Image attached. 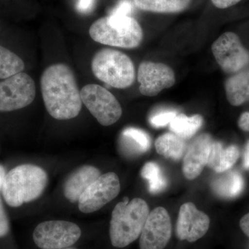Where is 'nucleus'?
Listing matches in <instances>:
<instances>
[{
	"label": "nucleus",
	"instance_id": "21",
	"mask_svg": "<svg viewBox=\"0 0 249 249\" xmlns=\"http://www.w3.org/2000/svg\"><path fill=\"white\" fill-rule=\"evenodd\" d=\"M203 119L200 115L188 117L183 114H178L170 124V130L180 138L186 140L192 138L200 129Z\"/></svg>",
	"mask_w": 249,
	"mask_h": 249
},
{
	"label": "nucleus",
	"instance_id": "20",
	"mask_svg": "<svg viewBox=\"0 0 249 249\" xmlns=\"http://www.w3.org/2000/svg\"><path fill=\"white\" fill-rule=\"evenodd\" d=\"M155 147L159 155L173 160H180L186 150L185 141L173 132L159 137L156 141Z\"/></svg>",
	"mask_w": 249,
	"mask_h": 249
},
{
	"label": "nucleus",
	"instance_id": "15",
	"mask_svg": "<svg viewBox=\"0 0 249 249\" xmlns=\"http://www.w3.org/2000/svg\"><path fill=\"white\" fill-rule=\"evenodd\" d=\"M101 175V171L91 165H85L78 168L69 177L65 183V196L72 203L78 201L85 190Z\"/></svg>",
	"mask_w": 249,
	"mask_h": 249
},
{
	"label": "nucleus",
	"instance_id": "25",
	"mask_svg": "<svg viewBox=\"0 0 249 249\" xmlns=\"http://www.w3.org/2000/svg\"><path fill=\"white\" fill-rule=\"evenodd\" d=\"M178 115V113L175 111H161L150 117V123L155 127H163L170 124Z\"/></svg>",
	"mask_w": 249,
	"mask_h": 249
},
{
	"label": "nucleus",
	"instance_id": "26",
	"mask_svg": "<svg viewBox=\"0 0 249 249\" xmlns=\"http://www.w3.org/2000/svg\"><path fill=\"white\" fill-rule=\"evenodd\" d=\"M133 4V1L131 0H121L109 15L116 16H130L134 9Z\"/></svg>",
	"mask_w": 249,
	"mask_h": 249
},
{
	"label": "nucleus",
	"instance_id": "12",
	"mask_svg": "<svg viewBox=\"0 0 249 249\" xmlns=\"http://www.w3.org/2000/svg\"><path fill=\"white\" fill-rule=\"evenodd\" d=\"M139 91L146 96H157L162 90L175 85V75L173 70L160 62H142L138 70Z\"/></svg>",
	"mask_w": 249,
	"mask_h": 249
},
{
	"label": "nucleus",
	"instance_id": "33",
	"mask_svg": "<svg viewBox=\"0 0 249 249\" xmlns=\"http://www.w3.org/2000/svg\"><path fill=\"white\" fill-rule=\"evenodd\" d=\"M6 175V171H5L4 167L0 165V191H1V188H2L3 183H4Z\"/></svg>",
	"mask_w": 249,
	"mask_h": 249
},
{
	"label": "nucleus",
	"instance_id": "18",
	"mask_svg": "<svg viewBox=\"0 0 249 249\" xmlns=\"http://www.w3.org/2000/svg\"><path fill=\"white\" fill-rule=\"evenodd\" d=\"M245 183L242 175L237 171L223 173L222 176L215 178L212 188L217 196L225 198H233L238 196L243 191Z\"/></svg>",
	"mask_w": 249,
	"mask_h": 249
},
{
	"label": "nucleus",
	"instance_id": "11",
	"mask_svg": "<svg viewBox=\"0 0 249 249\" xmlns=\"http://www.w3.org/2000/svg\"><path fill=\"white\" fill-rule=\"evenodd\" d=\"M172 224L168 211L157 207L150 213L140 235V249H164L171 238Z\"/></svg>",
	"mask_w": 249,
	"mask_h": 249
},
{
	"label": "nucleus",
	"instance_id": "14",
	"mask_svg": "<svg viewBox=\"0 0 249 249\" xmlns=\"http://www.w3.org/2000/svg\"><path fill=\"white\" fill-rule=\"evenodd\" d=\"M213 139L208 134L197 136L185 152L182 170L185 178L193 180L201 175L207 165Z\"/></svg>",
	"mask_w": 249,
	"mask_h": 249
},
{
	"label": "nucleus",
	"instance_id": "23",
	"mask_svg": "<svg viewBox=\"0 0 249 249\" xmlns=\"http://www.w3.org/2000/svg\"><path fill=\"white\" fill-rule=\"evenodd\" d=\"M124 143L138 153L145 152L150 149L151 140L148 134L140 129L128 127L122 133Z\"/></svg>",
	"mask_w": 249,
	"mask_h": 249
},
{
	"label": "nucleus",
	"instance_id": "6",
	"mask_svg": "<svg viewBox=\"0 0 249 249\" xmlns=\"http://www.w3.org/2000/svg\"><path fill=\"white\" fill-rule=\"evenodd\" d=\"M82 102L103 126L115 124L122 116V107L115 96L102 86L85 85L80 90Z\"/></svg>",
	"mask_w": 249,
	"mask_h": 249
},
{
	"label": "nucleus",
	"instance_id": "24",
	"mask_svg": "<svg viewBox=\"0 0 249 249\" xmlns=\"http://www.w3.org/2000/svg\"><path fill=\"white\" fill-rule=\"evenodd\" d=\"M142 178L148 180L149 191L152 194H157L165 189L167 182L160 167L154 162H148L143 165L142 170Z\"/></svg>",
	"mask_w": 249,
	"mask_h": 249
},
{
	"label": "nucleus",
	"instance_id": "31",
	"mask_svg": "<svg viewBox=\"0 0 249 249\" xmlns=\"http://www.w3.org/2000/svg\"><path fill=\"white\" fill-rule=\"evenodd\" d=\"M240 227L242 232L249 237V213L244 215L240 219Z\"/></svg>",
	"mask_w": 249,
	"mask_h": 249
},
{
	"label": "nucleus",
	"instance_id": "4",
	"mask_svg": "<svg viewBox=\"0 0 249 249\" xmlns=\"http://www.w3.org/2000/svg\"><path fill=\"white\" fill-rule=\"evenodd\" d=\"M89 33L95 42L126 49L138 47L143 37L142 27L131 16L109 15L100 18L91 24Z\"/></svg>",
	"mask_w": 249,
	"mask_h": 249
},
{
	"label": "nucleus",
	"instance_id": "5",
	"mask_svg": "<svg viewBox=\"0 0 249 249\" xmlns=\"http://www.w3.org/2000/svg\"><path fill=\"white\" fill-rule=\"evenodd\" d=\"M94 76L113 88L125 89L135 80V68L128 55L112 49H103L91 61Z\"/></svg>",
	"mask_w": 249,
	"mask_h": 249
},
{
	"label": "nucleus",
	"instance_id": "29",
	"mask_svg": "<svg viewBox=\"0 0 249 249\" xmlns=\"http://www.w3.org/2000/svg\"><path fill=\"white\" fill-rule=\"evenodd\" d=\"M242 0H211L213 4L218 9H224L234 6Z\"/></svg>",
	"mask_w": 249,
	"mask_h": 249
},
{
	"label": "nucleus",
	"instance_id": "22",
	"mask_svg": "<svg viewBox=\"0 0 249 249\" xmlns=\"http://www.w3.org/2000/svg\"><path fill=\"white\" fill-rule=\"evenodd\" d=\"M24 67V62L17 54L0 46V79H6L22 72Z\"/></svg>",
	"mask_w": 249,
	"mask_h": 249
},
{
	"label": "nucleus",
	"instance_id": "16",
	"mask_svg": "<svg viewBox=\"0 0 249 249\" xmlns=\"http://www.w3.org/2000/svg\"><path fill=\"white\" fill-rule=\"evenodd\" d=\"M240 155V149L237 145L224 147L222 142L213 141L206 166L215 173H223L230 170L235 164Z\"/></svg>",
	"mask_w": 249,
	"mask_h": 249
},
{
	"label": "nucleus",
	"instance_id": "19",
	"mask_svg": "<svg viewBox=\"0 0 249 249\" xmlns=\"http://www.w3.org/2000/svg\"><path fill=\"white\" fill-rule=\"evenodd\" d=\"M138 9L158 14H175L184 11L191 0H132Z\"/></svg>",
	"mask_w": 249,
	"mask_h": 249
},
{
	"label": "nucleus",
	"instance_id": "34",
	"mask_svg": "<svg viewBox=\"0 0 249 249\" xmlns=\"http://www.w3.org/2000/svg\"><path fill=\"white\" fill-rule=\"evenodd\" d=\"M62 249H74V248H70V247H68V248Z\"/></svg>",
	"mask_w": 249,
	"mask_h": 249
},
{
	"label": "nucleus",
	"instance_id": "27",
	"mask_svg": "<svg viewBox=\"0 0 249 249\" xmlns=\"http://www.w3.org/2000/svg\"><path fill=\"white\" fill-rule=\"evenodd\" d=\"M10 231L9 219L5 211L2 201L0 196V238L4 237Z\"/></svg>",
	"mask_w": 249,
	"mask_h": 249
},
{
	"label": "nucleus",
	"instance_id": "30",
	"mask_svg": "<svg viewBox=\"0 0 249 249\" xmlns=\"http://www.w3.org/2000/svg\"><path fill=\"white\" fill-rule=\"evenodd\" d=\"M237 124L242 130L249 132V112L248 111L241 114Z\"/></svg>",
	"mask_w": 249,
	"mask_h": 249
},
{
	"label": "nucleus",
	"instance_id": "3",
	"mask_svg": "<svg viewBox=\"0 0 249 249\" xmlns=\"http://www.w3.org/2000/svg\"><path fill=\"white\" fill-rule=\"evenodd\" d=\"M47 182V173L40 167L21 165L6 174L1 192L8 205L19 207L38 198L45 191Z\"/></svg>",
	"mask_w": 249,
	"mask_h": 249
},
{
	"label": "nucleus",
	"instance_id": "32",
	"mask_svg": "<svg viewBox=\"0 0 249 249\" xmlns=\"http://www.w3.org/2000/svg\"><path fill=\"white\" fill-rule=\"evenodd\" d=\"M243 165L245 168L249 169V142L246 145L245 153L243 157Z\"/></svg>",
	"mask_w": 249,
	"mask_h": 249
},
{
	"label": "nucleus",
	"instance_id": "17",
	"mask_svg": "<svg viewBox=\"0 0 249 249\" xmlns=\"http://www.w3.org/2000/svg\"><path fill=\"white\" fill-rule=\"evenodd\" d=\"M228 101L232 106H242L249 101V68L232 74L225 83Z\"/></svg>",
	"mask_w": 249,
	"mask_h": 249
},
{
	"label": "nucleus",
	"instance_id": "10",
	"mask_svg": "<svg viewBox=\"0 0 249 249\" xmlns=\"http://www.w3.org/2000/svg\"><path fill=\"white\" fill-rule=\"evenodd\" d=\"M120 191V180L116 173L101 175L80 196L78 209L84 213L96 212L116 197Z\"/></svg>",
	"mask_w": 249,
	"mask_h": 249
},
{
	"label": "nucleus",
	"instance_id": "13",
	"mask_svg": "<svg viewBox=\"0 0 249 249\" xmlns=\"http://www.w3.org/2000/svg\"><path fill=\"white\" fill-rule=\"evenodd\" d=\"M210 218L191 202L181 205L176 225L177 237L181 241L195 242L206 235L210 227Z\"/></svg>",
	"mask_w": 249,
	"mask_h": 249
},
{
	"label": "nucleus",
	"instance_id": "2",
	"mask_svg": "<svg viewBox=\"0 0 249 249\" xmlns=\"http://www.w3.org/2000/svg\"><path fill=\"white\" fill-rule=\"evenodd\" d=\"M150 214L146 201L135 198L116 204L112 213L109 227L111 245L116 248H124L140 237L147 217Z\"/></svg>",
	"mask_w": 249,
	"mask_h": 249
},
{
	"label": "nucleus",
	"instance_id": "1",
	"mask_svg": "<svg viewBox=\"0 0 249 249\" xmlns=\"http://www.w3.org/2000/svg\"><path fill=\"white\" fill-rule=\"evenodd\" d=\"M46 109L57 120H70L79 114L82 108L80 91L70 67L55 64L47 67L40 80Z\"/></svg>",
	"mask_w": 249,
	"mask_h": 249
},
{
	"label": "nucleus",
	"instance_id": "7",
	"mask_svg": "<svg viewBox=\"0 0 249 249\" xmlns=\"http://www.w3.org/2000/svg\"><path fill=\"white\" fill-rule=\"evenodd\" d=\"M211 49L216 62L226 73L235 74L249 68V52L235 33L223 34Z\"/></svg>",
	"mask_w": 249,
	"mask_h": 249
},
{
	"label": "nucleus",
	"instance_id": "28",
	"mask_svg": "<svg viewBox=\"0 0 249 249\" xmlns=\"http://www.w3.org/2000/svg\"><path fill=\"white\" fill-rule=\"evenodd\" d=\"M95 4V0H78L76 8L82 14H88L92 11Z\"/></svg>",
	"mask_w": 249,
	"mask_h": 249
},
{
	"label": "nucleus",
	"instance_id": "8",
	"mask_svg": "<svg viewBox=\"0 0 249 249\" xmlns=\"http://www.w3.org/2000/svg\"><path fill=\"white\" fill-rule=\"evenodd\" d=\"M35 82L24 72L0 82V111L18 110L29 106L35 99Z\"/></svg>",
	"mask_w": 249,
	"mask_h": 249
},
{
	"label": "nucleus",
	"instance_id": "9",
	"mask_svg": "<svg viewBox=\"0 0 249 249\" xmlns=\"http://www.w3.org/2000/svg\"><path fill=\"white\" fill-rule=\"evenodd\" d=\"M81 230L74 223L47 221L37 226L33 234L34 242L42 249L68 248L79 240Z\"/></svg>",
	"mask_w": 249,
	"mask_h": 249
}]
</instances>
